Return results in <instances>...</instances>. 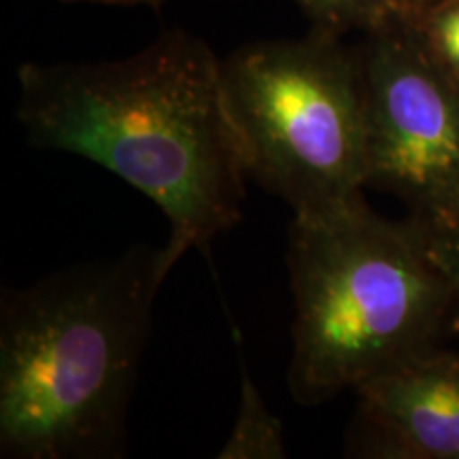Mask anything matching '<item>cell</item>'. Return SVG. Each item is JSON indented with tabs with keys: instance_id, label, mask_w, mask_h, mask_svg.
<instances>
[{
	"instance_id": "obj_5",
	"label": "cell",
	"mask_w": 459,
	"mask_h": 459,
	"mask_svg": "<svg viewBox=\"0 0 459 459\" xmlns=\"http://www.w3.org/2000/svg\"><path fill=\"white\" fill-rule=\"evenodd\" d=\"M366 94V183L394 194L412 220L459 203V83L400 13L359 48Z\"/></svg>"
},
{
	"instance_id": "obj_4",
	"label": "cell",
	"mask_w": 459,
	"mask_h": 459,
	"mask_svg": "<svg viewBox=\"0 0 459 459\" xmlns=\"http://www.w3.org/2000/svg\"><path fill=\"white\" fill-rule=\"evenodd\" d=\"M341 37L313 28L221 60L249 177L296 217L334 211L368 186L359 48L349 49Z\"/></svg>"
},
{
	"instance_id": "obj_12",
	"label": "cell",
	"mask_w": 459,
	"mask_h": 459,
	"mask_svg": "<svg viewBox=\"0 0 459 459\" xmlns=\"http://www.w3.org/2000/svg\"><path fill=\"white\" fill-rule=\"evenodd\" d=\"M428 3H432V0H398V13L402 15L415 13V11L426 7Z\"/></svg>"
},
{
	"instance_id": "obj_9",
	"label": "cell",
	"mask_w": 459,
	"mask_h": 459,
	"mask_svg": "<svg viewBox=\"0 0 459 459\" xmlns=\"http://www.w3.org/2000/svg\"><path fill=\"white\" fill-rule=\"evenodd\" d=\"M313 20V28L344 34L353 28L366 32L398 13V0H296Z\"/></svg>"
},
{
	"instance_id": "obj_10",
	"label": "cell",
	"mask_w": 459,
	"mask_h": 459,
	"mask_svg": "<svg viewBox=\"0 0 459 459\" xmlns=\"http://www.w3.org/2000/svg\"><path fill=\"white\" fill-rule=\"evenodd\" d=\"M417 223L426 234L429 255L440 268L455 298V325H459V203L434 220Z\"/></svg>"
},
{
	"instance_id": "obj_6",
	"label": "cell",
	"mask_w": 459,
	"mask_h": 459,
	"mask_svg": "<svg viewBox=\"0 0 459 459\" xmlns=\"http://www.w3.org/2000/svg\"><path fill=\"white\" fill-rule=\"evenodd\" d=\"M355 392L381 455L459 459V353L428 349Z\"/></svg>"
},
{
	"instance_id": "obj_7",
	"label": "cell",
	"mask_w": 459,
	"mask_h": 459,
	"mask_svg": "<svg viewBox=\"0 0 459 459\" xmlns=\"http://www.w3.org/2000/svg\"><path fill=\"white\" fill-rule=\"evenodd\" d=\"M283 426L262 400L255 383L243 366L240 409L237 423L221 446L220 459H279L285 457Z\"/></svg>"
},
{
	"instance_id": "obj_2",
	"label": "cell",
	"mask_w": 459,
	"mask_h": 459,
	"mask_svg": "<svg viewBox=\"0 0 459 459\" xmlns=\"http://www.w3.org/2000/svg\"><path fill=\"white\" fill-rule=\"evenodd\" d=\"M164 247L65 268L0 300V455L100 459L122 451Z\"/></svg>"
},
{
	"instance_id": "obj_11",
	"label": "cell",
	"mask_w": 459,
	"mask_h": 459,
	"mask_svg": "<svg viewBox=\"0 0 459 459\" xmlns=\"http://www.w3.org/2000/svg\"><path fill=\"white\" fill-rule=\"evenodd\" d=\"M62 3H96V4H119V7H139V4H145V7H162L166 0H62Z\"/></svg>"
},
{
	"instance_id": "obj_3",
	"label": "cell",
	"mask_w": 459,
	"mask_h": 459,
	"mask_svg": "<svg viewBox=\"0 0 459 459\" xmlns=\"http://www.w3.org/2000/svg\"><path fill=\"white\" fill-rule=\"evenodd\" d=\"M294 291L290 392L324 404L436 347L455 325V298L409 217L389 221L364 196L296 217L287 243Z\"/></svg>"
},
{
	"instance_id": "obj_8",
	"label": "cell",
	"mask_w": 459,
	"mask_h": 459,
	"mask_svg": "<svg viewBox=\"0 0 459 459\" xmlns=\"http://www.w3.org/2000/svg\"><path fill=\"white\" fill-rule=\"evenodd\" d=\"M402 17L436 65L459 83V0H432Z\"/></svg>"
},
{
	"instance_id": "obj_1",
	"label": "cell",
	"mask_w": 459,
	"mask_h": 459,
	"mask_svg": "<svg viewBox=\"0 0 459 459\" xmlns=\"http://www.w3.org/2000/svg\"><path fill=\"white\" fill-rule=\"evenodd\" d=\"M17 117L34 147L105 166L169 217L166 271L243 215L249 179L221 60L170 30L139 54L83 65H24Z\"/></svg>"
}]
</instances>
